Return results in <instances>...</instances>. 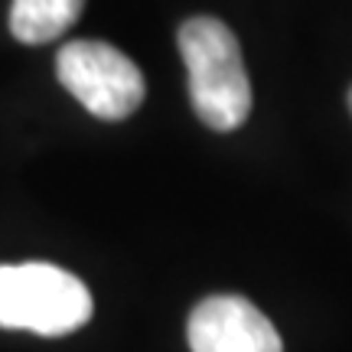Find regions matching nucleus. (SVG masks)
<instances>
[{"label": "nucleus", "instance_id": "nucleus-1", "mask_svg": "<svg viewBox=\"0 0 352 352\" xmlns=\"http://www.w3.org/2000/svg\"><path fill=\"white\" fill-rule=\"evenodd\" d=\"M179 56L189 72V98L212 131H235L252 114V82L235 33L215 16H192L179 26Z\"/></svg>", "mask_w": 352, "mask_h": 352}, {"label": "nucleus", "instance_id": "nucleus-2", "mask_svg": "<svg viewBox=\"0 0 352 352\" xmlns=\"http://www.w3.org/2000/svg\"><path fill=\"white\" fill-rule=\"evenodd\" d=\"M91 294L56 264H0V327L65 336L91 320Z\"/></svg>", "mask_w": 352, "mask_h": 352}, {"label": "nucleus", "instance_id": "nucleus-3", "mask_svg": "<svg viewBox=\"0 0 352 352\" xmlns=\"http://www.w3.org/2000/svg\"><path fill=\"white\" fill-rule=\"evenodd\" d=\"M59 82L101 121H124L144 101V76L111 43L76 39L56 56Z\"/></svg>", "mask_w": 352, "mask_h": 352}, {"label": "nucleus", "instance_id": "nucleus-4", "mask_svg": "<svg viewBox=\"0 0 352 352\" xmlns=\"http://www.w3.org/2000/svg\"><path fill=\"white\" fill-rule=\"evenodd\" d=\"M186 336L192 352H284L274 323L252 300L235 294H219L196 303Z\"/></svg>", "mask_w": 352, "mask_h": 352}, {"label": "nucleus", "instance_id": "nucleus-5", "mask_svg": "<svg viewBox=\"0 0 352 352\" xmlns=\"http://www.w3.org/2000/svg\"><path fill=\"white\" fill-rule=\"evenodd\" d=\"M85 0H13L10 33L26 46L52 43L78 20Z\"/></svg>", "mask_w": 352, "mask_h": 352}, {"label": "nucleus", "instance_id": "nucleus-6", "mask_svg": "<svg viewBox=\"0 0 352 352\" xmlns=\"http://www.w3.org/2000/svg\"><path fill=\"white\" fill-rule=\"evenodd\" d=\"M349 111H352V88H349Z\"/></svg>", "mask_w": 352, "mask_h": 352}]
</instances>
